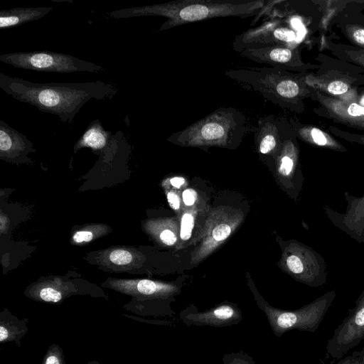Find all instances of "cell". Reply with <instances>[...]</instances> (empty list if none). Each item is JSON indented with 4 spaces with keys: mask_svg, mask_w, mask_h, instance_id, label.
Here are the masks:
<instances>
[{
    "mask_svg": "<svg viewBox=\"0 0 364 364\" xmlns=\"http://www.w3.org/2000/svg\"><path fill=\"white\" fill-rule=\"evenodd\" d=\"M0 88L13 98L56 115L66 123H72L90 100H111L118 91L114 85L102 80L37 83L3 73H0Z\"/></svg>",
    "mask_w": 364,
    "mask_h": 364,
    "instance_id": "cell-1",
    "label": "cell"
},
{
    "mask_svg": "<svg viewBox=\"0 0 364 364\" xmlns=\"http://www.w3.org/2000/svg\"><path fill=\"white\" fill-rule=\"evenodd\" d=\"M267 4L265 0H177L116 10L108 15L114 18L165 17L167 20L159 29L161 31L218 17H256Z\"/></svg>",
    "mask_w": 364,
    "mask_h": 364,
    "instance_id": "cell-2",
    "label": "cell"
},
{
    "mask_svg": "<svg viewBox=\"0 0 364 364\" xmlns=\"http://www.w3.org/2000/svg\"><path fill=\"white\" fill-rule=\"evenodd\" d=\"M306 73L272 67H241L226 70L225 75L280 107L301 114L304 100L313 93L305 82Z\"/></svg>",
    "mask_w": 364,
    "mask_h": 364,
    "instance_id": "cell-3",
    "label": "cell"
},
{
    "mask_svg": "<svg viewBox=\"0 0 364 364\" xmlns=\"http://www.w3.org/2000/svg\"><path fill=\"white\" fill-rule=\"evenodd\" d=\"M250 131L247 119L239 109L220 107L203 118L171 134L167 140L186 147L234 148Z\"/></svg>",
    "mask_w": 364,
    "mask_h": 364,
    "instance_id": "cell-4",
    "label": "cell"
},
{
    "mask_svg": "<svg viewBox=\"0 0 364 364\" xmlns=\"http://www.w3.org/2000/svg\"><path fill=\"white\" fill-rule=\"evenodd\" d=\"M314 60L318 68L305 74L309 87L343 102L360 103L358 90L364 86L363 69L322 53Z\"/></svg>",
    "mask_w": 364,
    "mask_h": 364,
    "instance_id": "cell-5",
    "label": "cell"
},
{
    "mask_svg": "<svg viewBox=\"0 0 364 364\" xmlns=\"http://www.w3.org/2000/svg\"><path fill=\"white\" fill-rule=\"evenodd\" d=\"M251 289L258 308L264 314L277 337L291 330L314 333L336 296V291L332 290L299 309L284 310L271 306L253 285Z\"/></svg>",
    "mask_w": 364,
    "mask_h": 364,
    "instance_id": "cell-6",
    "label": "cell"
},
{
    "mask_svg": "<svg viewBox=\"0 0 364 364\" xmlns=\"http://www.w3.org/2000/svg\"><path fill=\"white\" fill-rule=\"evenodd\" d=\"M0 61L16 68L38 72L70 73L75 72L99 73L105 68L71 55L53 51L14 52L0 55Z\"/></svg>",
    "mask_w": 364,
    "mask_h": 364,
    "instance_id": "cell-7",
    "label": "cell"
},
{
    "mask_svg": "<svg viewBox=\"0 0 364 364\" xmlns=\"http://www.w3.org/2000/svg\"><path fill=\"white\" fill-rule=\"evenodd\" d=\"M282 266L295 280L311 287H320L326 283L328 271L324 258L312 247L298 241L285 245Z\"/></svg>",
    "mask_w": 364,
    "mask_h": 364,
    "instance_id": "cell-8",
    "label": "cell"
},
{
    "mask_svg": "<svg viewBox=\"0 0 364 364\" xmlns=\"http://www.w3.org/2000/svg\"><path fill=\"white\" fill-rule=\"evenodd\" d=\"M242 220V212L231 207L220 206L210 210L200 239L192 252L191 264H197L214 252Z\"/></svg>",
    "mask_w": 364,
    "mask_h": 364,
    "instance_id": "cell-9",
    "label": "cell"
},
{
    "mask_svg": "<svg viewBox=\"0 0 364 364\" xmlns=\"http://www.w3.org/2000/svg\"><path fill=\"white\" fill-rule=\"evenodd\" d=\"M364 339V290L355 301L348 316L336 328L326 345V353L334 360L341 359Z\"/></svg>",
    "mask_w": 364,
    "mask_h": 364,
    "instance_id": "cell-10",
    "label": "cell"
},
{
    "mask_svg": "<svg viewBox=\"0 0 364 364\" xmlns=\"http://www.w3.org/2000/svg\"><path fill=\"white\" fill-rule=\"evenodd\" d=\"M239 53L255 63L290 72L305 73L318 68L316 63L303 61L299 50L288 45L247 48Z\"/></svg>",
    "mask_w": 364,
    "mask_h": 364,
    "instance_id": "cell-11",
    "label": "cell"
},
{
    "mask_svg": "<svg viewBox=\"0 0 364 364\" xmlns=\"http://www.w3.org/2000/svg\"><path fill=\"white\" fill-rule=\"evenodd\" d=\"M296 39L295 31L285 26L279 18H272L257 27L235 36L232 48L237 53L247 48L271 45H287Z\"/></svg>",
    "mask_w": 364,
    "mask_h": 364,
    "instance_id": "cell-12",
    "label": "cell"
},
{
    "mask_svg": "<svg viewBox=\"0 0 364 364\" xmlns=\"http://www.w3.org/2000/svg\"><path fill=\"white\" fill-rule=\"evenodd\" d=\"M180 320L186 326L227 327L239 323L243 319L237 304L223 301L204 311L200 312L191 305L179 314Z\"/></svg>",
    "mask_w": 364,
    "mask_h": 364,
    "instance_id": "cell-13",
    "label": "cell"
},
{
    "mask_svg": "<svg viewBox=\"0 0 364 364\" xmlns=\"http://www.w3.org/2000/svg\"><path fill=\"white\" fill-rule=\"evenodd\" d=\"M347 205L344 213L325 205L323 210L331 223L357 242L364 245V195L355 196L344 192Z\"/></svg>",
    "mask_w": 364,
    "mask_h": 364,
    "instance_id": "cell-14",
    "label": "cell"
},
{
    "mask_svg": "<svg viewBox=\"0 0 364 364\" xmlns=\"http://www.w3.org/2000/svg\"><path fill=\"white\" fill-rule=\"evenodd\" d=\"M310 99L318 103L314 112L319 117L352 128L364 122L363 105L343 102L314 90Z\"/></svg>",
    "mask_w": 364,
    "mask_h": 364,
    "instance_id": "cell-15",
    "label": "cell"
},
{
    "mask_svg": "<svg viewBox=\"0 0 364 364\" xmlns=\"http://www.w3.org/2000/svg\"><path fill=\"white\" fill-rule=\"evenodd\" d=\"M289 119L274 114L260 118L253 129L258 151L263 155L277 156L282 143L291 131Z\"/></svg>",
    "mask_w": 364,
    "mask_h": 364,
    "instance_id": "cell-16",
    "label": "cell"
},
{
    "mask_svg": "<svg viewBox=\"0 0 364 364\" xmlns=\"http://www.w3.org/2000/svg\"><path fill=\"white\" fill-rule=\"evenodd\" d=\"M209 210V208L200 200L191 208H183L180 215L177 250L196 245L199 242Z\"/></svg>",
    "mask_w": 364,
    "mask_h": 364,
    "instance_id": "cell-17",
    "label": "cell"
},
{
    "mask_svg": "<svg viewBox=\"0 0 364 364\" xmlns=\"http://www.w3.org/2000/svg\"><path fill=\"white\" fill-rule=\"evenodd\" d=\"M297 139L292 128L284 139L282 147L275 157L277 162L278 173L286 178L289 188L293 187L295 180L301 179L300 151Z\"/></svg>",
    "mask_w": 364,
    "mask_h": 364,
    "instance_id": "cell-18",
    "label": "cell"
},
{
    "mask_svg": "<svg viewBox=\"0 0 364 364\" xmlns=\"http://www.w3.org/2000/svg\"><path fill=\"white\" fill-rule=\"evenodd\" d=\"M296 136L300 140L316 147L344 153L347 148L328 132L311 124L294 119H289Z\"/></svg>",
    "mask_w": 364,
    "mask_h": 364,
    "instance_id": "cell-19",
    "label": "cell"
},
{
    "mask_svg": "<svg viewBox=\"0 0 364 364\" xmlns=\"http://www.w3.org/2000/svg\"><path fill=\"white\" fill-rule=\"evenodd\" d=\"M27 137L0 119V152L6 158H15L32 149Z\"/></svg>",
    "mask_w": 364,
    "mask_h": 364,
    "instance_id": "cell-20",
    "label": "cell"
},
{
    "mask_svg": "<svg viewBox=\"0 0 364 364\" xmlns=\"http://www.w3.org/2000/svg\"><path fill=\"white\" fill-rule=\"evenodd\" d=\"M53 10L50 6L17 7L0 11V28L13 26L38 20Z\"/></svg>",
    "mask_w": 364,
    "mask_h": 364,
    "instance_id": "cell-21",
    "label": "cell"
},
{
    "mask_svg": "<svg viewBox=\"0 0 364 364\" xmlns=\"http://www.w3.org/2000/svg\"><path fill=\"white\" fill-rule=\"evenodd\" d=\"M114 135L102 127L99 119H95L75 145V149L89 147L94 151H102L111 144Z\"/></svg>",
    "mask_w": 364,
    "mask_h": 364,
    "instance_id": "cell-22",
    "label": "cell"
},
{
    "mask_svg": "<svg viewBox=\"0 0 364 364\" xmlns=\"http://www.w3.org/2000/svg\"><path fill=\"white\" fill-rule=\"evenodd\" d=\"M26 322L15 316L2 312L0 316V342L20 341L28 331Z\"/></svg>",
    "mask_w": 364,
    "mask_h": 364,
    "instance_id": "cell-23",
    "label": "cell"
},
{
    "mask_svg": "<svg viewBox=\"0 0 364 364\" xmlns=\"http://www.w3.org/2000/svg\"><path fill=\"white\" fill-rule=\"evenodd\" d=\"M325 47L333 56L364 70V49L352 45L334 43L329 39L325 41Z\"/></svg>",
    "mask_w": 364,
    "mask_h": 364,
    "instance_id": "cell-24",
    "label": "cell"
},
{
    "mask_svg": "<svg viewBox=\"0 0 364 364\" xmlns=\"http://www.w3.org/2000/svg\"><path fill=\"white\" fill-rule=\"evenodd\" d=\"M158 237L166 246L177 245L179 240L180 223L177 218H168L160 223Z\"/></svg>",
    "mask_w": 364,
    "mask_h": 364,
    "instance_id": "cell-25",
    "label": "cell"
},
{
    "mask_svg": "<svg viewBox=\"0 0 364 364\" xmlns=\"http://www.w3.org/2000/svg\"><path fill=\"white\" fill-rule=\"evenodd\" d=\"M341 30L353 46L364 49V25L345 23Z\"/></svg>",
    "mask_w": 364,
    "mask_h": 364,
    "instance_id": "cell-26",
    "label": "cell"
},
{
    "mask_svg": "<svg viewBox=\"0 0 364 364\" xmlns=\"http://www.w3.org/2000/svg\"><path fill=\"white\" fill-rule=\"evenodd\" d=\"M328 130L333 136L346 141L364 146V134L343 130L336 126H329Z\"/></svg>",
    "mask_w": 364,
    "mask_h": 364,
    "instance_id": "cell-27",
    "label": "cell"
},
{
    "mask_svg": "<svg viewBox=\"0 0 364 364\" xmlns=\"http://www.w3.org/2000/svg\"><path fill=\"white\" fill-rule=\"evenodd\" d=\"M222 360L223 364H256L254 358L242 350L228 353L223 356Z\"/></svg>",
    "mask_w": 364,
    "mask_h": 364,
    "instance_id": "cell-28",
    "label": "cell"
},
{
    "mask_svg": "<svg viewBox=\"0 0 364 364\" xmlns=\"http://www.w3.org/2000/svg\"><path fill=\"white\" fill-rule=\"evenodd\" d=\"M42 364H65L61 348L55 344L49 347Z\"/></svg>",
    "mask_w": 364,
    "mask_h": 364,
    "instance_id": "cell-29",
    "label": "cell"
},
{
    "mask_svg": "<svg viewBox=\"0 0 364 364\" xmlns=\"http://www.w3.org/2000/svg\"><path fill=\"white\" fill-rule=\"evenodd\" d=\"M110 261L119 265H124L130 263L132 260V255L125 250H114L109 256Z\"/></svg>",
    "mask_w": 364,
    "mask_h": 364,
    "instance_id": "cell-30",
    "label": "cell"
},
{
    "mask_svg": "<svg viewBox=\"0 0 364 364\" xmlns=\"http://www.w3.org/2000/svg\"><path fill=\"white\" fill-rule=\"evenodd\" d=\"M40 299L46 302L58 303L62 300V294L53 287H44L39 291Z\"/></svg>",
    "mask_w": 364,
    "mask_h": 364,
    "instance_id": "cell-31",
    "label": "cell"
},
{
    "mask_svg": "<svg viewBox=\"0 0 364 364\" xmlns=\"http://www.w3.org/2000/svg\"><path fill=\"white\" fill-rule=\"evenodd\" d=\"M166 198L171 208L180 215L183 207L181 204L183 202L181 201L182 198L179 195V191L176 189L168 191L166 193Z\"/></svg>",
    "mask_w": 364,
    "mask_h": 364,
    "instance_id": "cell-32",
    "label": "cell"
},
{
    "mask_svg": "<svg viewBox=\"0 0 364 364\" xmlns=\"http://www.w3.org/2000/svg\"><path fill=\"white\" fill-rule=\"evenodd\" d=\"M181 198L183 208H191L200 200L197 192L192 188L185 189L182 193Z\"/></svg>",
    "mask_w": 364,
    "mask_h": 364,
    "instance_id": "cell-33",
    "label": "cell"
},
{
    "mask_svg": "<svg viewBox=\"0 0 364 364\" xmlns=\"http://www.w3.org/2000/svg\"><path fill=\"white\" fill-rule=\"evenodd\" d=\"M92 233L90 231H77L73 236V240L75 242H89L92 239Z\"/></svg>",
    "mask_w": 364,
    "mask_h": 364,
    "instance_id": "cell-34",
    "label": "cell"
},
{
    "mask_svg": "<svg viewBox=\"0 0 364 364\" xmlns=\"http://www.w3.org/2000/svg\"><path fill=\"white\" fill-rule=\"evenodd\" d=\"M360 351H354L351 355L340 359L336 364H358Z\"/></svg>",
    "mask_w": 364,
    "mask_h": 364,
    "instance_id": "cell-35",
    "label": "cell"
},
{
    "mask_svg": "<svg viewBox=\"0 0 364 364\" xmlns=\"http://www.w3.org/2000/svg\"><path fill=\"white\" fill-rule=\"evenodd\" d=\"M170 185L176 190H180L186 186V179L183 177L175 176L170 179Z\"/></svg>",
    "mask_w": 364,
    "mask_h": 364,
    "instance_id": "cell-36",
    "label": "cell"
},
{
    "mask_svg": "<svg viewBox=\"0 0 364 364\" xmlns=\"http://www.w3.org/2000/svg\"><path fill=\"white\" fill-rule=\"evenodd\" d=\"M358 364H364V348L360 351Z\"/></svg>",
    "mask_w": 364,
    "mask_h": 364,
    "instance_id": "cell-37",
    "label": "cell"
},
{
    "mask_svg": "<svg viewBox=\"0 0 364 364\" xmlns=\"http://www.w3.org/2000/svg\"><path fill=\"white\" fill-rule=\"evenodd\" d=\"M359 92V95H360V99H362L363 97H364V86L360 87L358 90Z\"/></svg>",
    "mask_w": 364,
    "mask_h": 364,
    "instance_id": "cell-38",
    "label": "cell"
},
{
    "mask_svg": "<svg viewBox=\"0 0 364 364\" xmlns=\"http://www.w3.org/2000/svg\"><path fill=\"white\" fill-rule=\"evenodd\" d=\"M355 129L364 131V122L358 124Z\"/></svg>",
    "mask_w": 364,
    "mask_h": 364,
    "instance_id": "cell-39",
    "label": "cell"
},
{
    "mask_svg": "<svg viewBox=\"0 0 364 364\" xmlns=\"http://www.w3.org/2000/svg\"><path fill=\"white\" fill-rule=\"evenodd\" d=\"M353 2L356 3V4H360L364 5V1H354Z\"/></svg>",
    "mask_w": 364,
    "mask_h": 364,
    "instance_id": "cell-40",
    "label": "cell"
},
{
    "mask_svg": "<svg viewBox=\"0 0 364 364\" xmlns=\"http://www.w3.org/2000/svg\"><path fill=\"white\" fill-rule=\"evenodd\" d=\"M87 364H100V363L96 361H92V362L88 363Z\"/></svg>",
    "mask_w": 364,
    "mask_h": 364,
    "instance_id": "cell-41",
    "label": "cell"
}]
</instances>
